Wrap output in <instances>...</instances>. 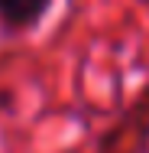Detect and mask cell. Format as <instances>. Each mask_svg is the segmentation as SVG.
Listing matches in <instances>:
<instances>
[{
	"instance_id": "7a4b0ae2",
	"label": "cell",
	"mask_w": 149,
	"mask_h": 153,
	"mask_svg": "<svg viewBox=\"0 0 149 153\" xmlns=\"http://www.w3.org/2000/svg\"><path fill=\"white\" fill-rule=\"evenodd\" d=\"M143 3H149V0H143Z\"/></svg>"
},
{
	"instance_id": "6da1fadb",
	"label": "cell",
	"mask_w": 149,
	"mask_h": 153,
	"mask_svg": "<svg viewBox=\"0 0 149 153\" xmlns=\"http://www.w3.org/2000/svg\"><path fill=\"white\" fill-rule=\"evenodd\" d=\"M55 0H0V30L3 33H29L36 30Z\"/></svg>"
}]
</instances>
